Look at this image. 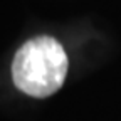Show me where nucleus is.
<instances>
[{"label": "nucleus", "instance_id": "nucleus-1", "mask_svg": "<svg viewBox=\"0 0 121 121\" xmlns=\"http://www.w3.org/2000/svg\"><path fill=\"white\" fill-rule=\"evenodd\" d=\"M67 74V56L56 39L35 37L17 51L12 64L13 82L22 93L47 98L62 86Z\"/></svg>", "mask_w": 121, "mask_h": 121}]
</instances>
